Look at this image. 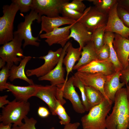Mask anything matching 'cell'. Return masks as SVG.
I'll return each mask as SVG.
<instances>
[{"label": "cell", "instance_id": "cell-33", "mask_svg": "<svg viewBox=\"0 0 129 129\" xmlns=\"http://www.w3.org/2000/svg\"><path fill=\"white\" fill-rule=\"evenodd\" d=\"M82 0H73L71 2L65 3L64 6L79 12L83 13L86 8L85 5Z\"/></svg>", "mask_w": 129, "mask_h": 129}, {"label": "cell", "instance_id": "cell-7", "mask_svg": "<svg viewBox=\"0 0 129 129\" xmlns=\"http://www.w3.org/2000/svg\"><path fill=\"white\" fill-rule=\"evenodd\" d=\"M68 0H33L32 10L38 14L39 19L37 22H41L43 16L49 17L59 16L64 4L69 2Z\"/></svg>", "mask_w": 129, "mask_h": 129}, {"label": "cell", "instance_id": "cell-14", "mask_svg": "<svg viewBox=\"0 0 129 129\" xmlns=\"http://www.w3.org/2000/svg\"><path fill=\"white\" fill-rule=\"evenodd\" d=\"M57 89V86L55 85H38L34 96L44 102L48 105L52 115L55 116L57 115L55 108Z\"/></svg>", "mask_w": 129, "mask_h": 129}, {"label": "cell", "instance_id": "cell-26", "mask_svg": "<svg viewBox=\"0 0 129 129\" xmlns=\"http://www.w3.org/2000/svg\"><path fill=\"white\" fill-rule=\"evenodd\" d=\"M87 100L92 108L99 104L105 98L99 90L91 86H85Z\"/></svg>", "mask_w": 129, "mask_h": 129}, {"label": "cell", "instance_id": "cell-29", "mask_svg": "<svg viewBox=\"0 0 129 129\" xmlns=\"http://www.w3.org/2000/svg\"><path fill=\"white\" fill-rule=\"evenodd\" d=\"M73 76V84L74 86L77 87L81 94L82 102L86 111H89L91 107L88 103L86 95L85 86L82 83L78 77L74 74Z\"/></svg>", "mask_w": 129, "mask_h": 129}, {"label": "cell", "instance_id": "cell-43", "mask_svg": "<svg viewBox=\"0 0 129 129\" xmlns=\"http://www.w3.org/2000/svg\"><path fill=\"white\" fill-rule=\"evenodd\" d=\"M7 95H5L0 97V108H2L4 106L8 104L10 102L7 100Z\"/></svg>", "mask_w": 129, "mask_h": 129}, {"label": "cell", "instance_id": "cell-21", "mask_svg": "<svg viewBox=\"0 0 129 129\" xmlns=\"http://www.w3.org/2000/svg\"><path fill=\"white\" fill-rule=\"evenodd\" d=\"M38 86V85L34 84L26 86H21L8 82L7 89L11 92L17 101L27 102L29 98L34 96Z\"/></svg>", "mask_w": 129, "mask_h": 129}, {"label": "cell", "instance_id": "cell-1", "mask_svg": "<svg viewBox=\"0 0 129 129\" xmlns=\"http://www.w3.org/2000/svg\"><path fill=\"white\" fill-rule=\"evenodd\" d=\"M114 102L112 112L106 118V129H129V101L126 88L117 91Z\"/></svg>", "mask_w": 129, "mask_h": 129}, {"label": "cell", "instance_id": "cell-25", "mask_svg": "<svg viewBox=\"0 0 129 129\" xmlns=\"http://www.w3.org/2000/svg\"><path fill=\"white\" fill-rule=\"evenodd\" d=\"M115 37V33L111 32H105L104 36V43L108 44L110 48V59L113 64L116 71H121L123 69L119 62L114 49L113 42Z\"/></svg>", "mask_w": 129, "mask_h": 129}, {"label": "cell", "instance_id": "cell-45", "mask_svg": "<svg viewBox=\"0 0 129 129\" xmlns=\"http://www.w3.org/2000/svg\"><path fill=\"white\" fill-rule=\"evenodd\" d=\"M6 62L2 58H0V68L2 69L5 66Z\"/></svg>", "mask_w": 129, "mask_h": 129}, {"label": "cell", "instance_id": "cell-17", "mask_svg": "<svg viewBox=\"0 0 129 129\" xmlns=\"http://www.w3.org/2000/svg\"><path fill=\"white\" fill-rule=\"evenodd\" d=\"M113 45L119 61L125 69L129 65V39L115 33Z\"/></svg>", "mask_w": 129, "mask_h": 129}, {"label": "cell", "instance_id": "cell-48", "mask_svg": "<svg viewBox=\"0 0 129 129\" xmlns=\"http://www.w3.org/2000/svg\"></svg>", "mask_w": 129, "mask_h": 129}, {"label": "cell", "instance_id": "cell-47", "mask_svg": "<svg viewBox=\"0 0 129 129\" xmlns=\"http://www.w3.org/2000/svg\"><path fill=\"white\" fill-rule=\"evenodd\" d=\"M128 63H129V59H128Z\"/></svg>", "mask_w": 129, "mask_h": 129}, {"label": "cell", "instance_id": "cell-42", "mask_svg": "<svg viewBox=\"0 0 129 129\" xmlns=\"http://www.w3.org/2000/svg\"><path fill=\"white\" fill-rule=\"evenodd\" d=\"M80 125V123L78 122L70 123L65 125L63 129H78Z\"/></svg>", "mask_w": 129, "mask_h": 129}, {"label": "cell", "instance_id": "cell-2", "mask_svg": "<svg viewBox=\"0 0 129 129\" xmlns=\"http://www.w3.org/2000/svg\"><path fill=\"white\" fill-rule=\"evenodd\" d=\"M113 103L105 98L99 104L91 108L81 118L83 129H106V119Z\"/></svg>", "mask_w": 129, "mask_h": 129}, {"label": "cell", "instance_id": "cell-28", "mask_svg": "<svg viewBox=\"0 0 129 129\" xmlns=\"http://www.w3.org/2000/svg\"><path fill=\"white\" fill-rule=\"evenodd\" d=\"M92 2L98 9L100 11L108 14L118 0H88Z\"/></svg>", "mask_w": 129, "mask_h": 129}, {"label": "cell", "instance_id": "cell-27", "mask_svg": "<svg viewBox=\"0 0 129 129\" xmlns=\"http://www.w3.org/2000/svg\"><path fill=\"white\" fill-rule=\"evenodd\" d=\"M106 25L98 27L92 33V41L94 43L97 53L104 44Z\"/></svg>", "mask_w": 129, "mask_h": 129}, {"label": "cell", "instance_id": "cell-10", "mask_svg": "<svg viewBox=\"0 0 129 129\" xmlns=\"http://www.w3.org/2000/svg\"><path fill=\"white\" fill-rule=\"evenodd\" d=\"M118 5L117 2L108 13L105 32L108 31L118 34L129 39V28L125 25L118 15L117 12Z\"/></svg>", "mask_w": 129, "mask_h": 129}, {"label": "cell", "instance_id": "cell-13", "mask_svg": "<svg viewBox=\"0 0 129 129\" xmlns=\"http://www.w3.org/2000/svg\"><path fill=\"white\" fill-rule=\"evenodd\" d=\"M70 42V41L68 42L63 48L60 59L54 69L46 75L39 77L38 80L48 81L50 82L51 85L56 86L64 83L65 70L63 66V61L66 54L67 48Z\"/></svg>", "mask_w": 129, "mask_h": 129}, {"label": "cell", "instance_id": "cell-34", "mask_svg": "<svg viewBox=\"0 0 129 129\" xmlns=\"http://www.w3.org/2000/svg\"><path fill=\"white\" fill-rule=\"evenodd\" d=\"M11 1L17 5L22 13L27 12L32 10L33 0H12Z\"/></svg>", "mask_w": 129, "mask_h": 129}, {"label": "cell", "instance_id": "cell-6", "mask_svg": "<svg viewBox=\"0 0 129 129\" xmlns=\"http://www.w3.org/2000/svg\"><path fill=\"white\" fill-rule=\"evenodd\" d=\"M39 19L38 14L34 11L32 10L25 17L23 22H21L17 26V30L14 32L15 35L24 40L23 47L24 48L28 45H31L38 47L40 45L39 41L40 40L38 36L35 37L33 36L32 32V25L35 20L37 22Z\"/></svg>", "mask_w": 129, "mask_h": 129}, {"label": "cell", "instance_id": "cell-32", "mask_svg": "<svg viewBox=\"0 0 129 129\" xmlns=\"http://www.w3.org/2000/svg\"><path fill=\"white\" fill-rule=\"evenodd\" d=\"M83 13L64 6L62 8L61 13L62 16L76 21L81 18Z\"/></svg>", "mask_w": 129, "mask_h": 129}, {"label": "cell", "instance_id": "cell-31", "mask_svg": "<svg viewBox=\"0 0 129 129\" xmlns=\"http://www.w3.org/2000/svg\"><path fill=\"white\" fill-rule=\"evenodd\" d=\"M10 68L6 65L0 71V91H1L7 89V81L10 76Z\"/></svg>", "mask_w": 129, "mask_h": 129}, {"label": "cell", "instance_id": "cell-20", "mask_svg": "<svg viewBox=\"0 0 129 129\" xmlns=\"http://www.w3.org/2000/svg\"><path fill=\"white\" fill-rule=\"evenodd\" d=\"M121 71H115L107 76L104 85V91L106 96L113 103L117 91L125 85L124 83L120 82Z\"/></svg>", "mask_w": 129, "mask_h": 129}, {"label": "cell", "instance_id": "cell-19", "mask_svg": "<svg viewBox=\"0 0 129 129\" xmlns=\"http://www.w3.org/2000/svg\"><path fill=\"white\" fill-rule=\"evenodd\" d=\"M76 21L63 16L49 17L42 16L41 18V28L38 36L43 32H49L62 25H72Z\"/></svg>", "mask_w": 129, "mask_h": 129}, {"label": "cell", "instance_id": "cell-37", "mask_svg": "<svg viewBox=\"0 0 129 129\" xmlns=\"http://www.w3.org/2000/svg\"><path fill=\"white\" fill-rule=\"evenodd\" d=\"M97 54L98 59L104 60L109 58L110 51L108 45L104 43L103 46Z\"/></svg>", "mask_w": 129, "mask_h": 129}, {"label": "cell", "instance_id": "cell-41", "mask_svg": "<svg viewBox=\"0 0 129 129\" xmlns=\"http://www.w3.org/2000/svg\"><path fill=\"white\" fill-rule=\"evenodd\" d=\"M118 5L129 12V0H118Z\"/></svg>", "mask_w": 129, "mask_h": 129}, {"label": "cell", "instance_id": "cell-40", "mask_svg": "<svg viewBox=\"0 0 129 129\" xmlns=\"http://www.w3.org/2000/svg\"><path fill=\"white\" fill-rule=\"evenodd\" d=\"M57 91L56 99L63 105L66 103L65 100L63 98L62 90L61 88L57 86Z\"/></svg>", "mask_w": 129, "mask_h": 129}, {"label": "cell", "instance_id": "cell-35", "mask_svg": "<svg viewBox=\"0 0 129 129\" xmlns=\"http://www.w3.org/2000/svg\"><path fill=\"white\" fill-rule=\"evenodd\" d=\"M25 123L20 126L12 127L11 129H37L35 125L37 123V120L33 118H29L27 116L24 119ZM49 129H55L52 127Z\"/></svg>", "mask_w": 129, "mask_h": 129}, {"label": "cell", "instance_id": "cell-8", "mask_svg": "<svg viewBox=\"0 0 129 129\" xmlns=\"http://www.w3.org/2000/svg\"><path fill=\"white\" fill-rule=\"evenodd\" d=\"M108 15L100 11L94 6H90L86 8L82 17L77 21L92 33L98 27L106 25Z\"/></svg>", "mask_w": 129, "mask_h": 129}, {"label": "cell", "instance_id": "cell-24", "mask_svg": "<svg viewBox=\"0 0 129 129\" xmlns=\"http://www.w3.org/2000/svg\"><path fill=\"white\" fill-rule=\"evenodd\" d=\"M81 56L74 66V70H77L80 67L91 62L97 59V54L93 42L91 41L82 48Z\"/></svg>", "mask_w": 129, "mask_h": 129}, {"label": "cell", "instance_id": "cell-44", "mask_svg": "<svg viewBox=\"0 0 129 129\" xmlns=\"http://www.w3.org/2000/svg\"><path fill=\"white\" fill-rule=\"evenodd\" d=\"M12 126L11 123L5 125L1 122L0 124V129H11V127Z\"/></svg>", "mask_w": 129, "mask_h": 129}, {"label": "cell", "instance_id": "cell-4", "mask_svg": "<svg viewBox=\"0 0 129 129\" xmlns=\"http://www.w3.org/2000/svg\"><path fill=\"white\" fill-rule=\"evenodd\" d=\"M3 15L0 17V44L3 45L14 38L13 23L16 15L19 11L17 5L12 2L4 5Z\"/></svg>", "mask_w": 129, "mask_h": 129}, {"label": "cell", "instance_id": "cell-30", "mask_svg": "<svg viewBox=\"0 0 129 129\" xmlns=\"http://www.w3.org/2000/svg\"><path fill=\"white\" fill-rule=\"evenodd\" d=\"M63 106L57 99L55 108L56 114L60 119V124L65 125L70 123V118Z\"/></svg>", "mask_w": 129, "mask_h": 129}, {"label": "cell", "instance_id": "cell-39", "mask_svg": "<svg viewBox=\"0 0 129 129\" xmlns=\"http://www.w3.org/2000/svg\"><path fill=\"white\" fill-rule=\"evenodd\" d=\"M37 113L39 116L42 118L47 117L50 114L48 110L45 107H39Z\"/></svg>", "mask_w": 129, "mask_h": 129}, {"label": "cell", "instance_id": "cell-5", "mask_svg": "<svg viewBox=\"0 0 129 129\" xmlns=\"http://www.w3.org/2000/svg\"><path fill=\"white\" fill-rule=\"evenodd\" d=\"M13 39L0 48V57L6 63V65L11 68L14 64L17 65L24 56L21 48L23 40L17 36L14 35Z\"/></svg>", "mask_w": 129, "mask_h": 129}, {"label": "cell", "instance_id": "cell-3", "mask_svg": "<svg viewBox=\"0 0 129 129\" xmlns=\"http://www.w3.org/2000/svg\"><path fill=\"white\" fill-rule=\"evenodd\" d=\"M0 115V122L5 125L13 123L12 127L21 126L22 120L30 111L28 102L18 101L15 99L2 107Z\"/></svg>", "mask_w": 129, "mask_h": 129}, {"label": "cell", "instance_id": "cell-15", "mask_svg": "<svg viewBox=\"0 0 129 129\" xmlns=\"http://www.w3.org/2000/svg\"><path fill=\"white\" fill-rule=\"evenodd\" d=\"M71 25L58 27L50 32L42 33L39 36L41 38L46 39L45 41L49 46L57 44L63 48L69 40Z\"/></svg>", "mask_w": 129, "mask_h": 129}, {"label": "cell", "instance_id": "cell-12", "mask_svg": "<svg viewBox=\"0 0 129 129\" xmlns=\"http://www.w3.org/2000/svg\"><path fill=\"white\" fill-rule=\"evenodd\" d=\"M77 71L91 73H97L106 76L116 71L114 65L110 58L104 60L97 59L80 67Z\"/></svg>", "mask_w": 129, "mask_h": 129}, {"label": "cell", "instance_id": "cell-9", "mask_svg": "<svg viewBox=\"0 0 129 129\" xmlns=\"http://www.w3.org/2000/svg\"><path fill=\"white\" fill-rule=\"evenodd\" d=\"M63 49L60 48L55 51L50 50L45 55L38 57L43 59L44 63L40 67L34 69L27 70L26 74L28 77L35 75L39 77L46 75L51 71L56 66L59 60Z\"/></svg>", "mask_w": 129, "mask_h": 129}, {"label": "cell", "instance_id": "cell-36", "mask_svg": "<svg viewBox=\"0 0 129 129\" xmlns=\"http://www.w3.org/2000/svg\"><path fill=\"white\" fill-rule=\"evenodd\" d=\"M118 15L125 25L129 28V12L118 5L117 7Z\"/></svg>", "mask_w": 129, "mask_h": 129}, {"label": "cell", "instance_id": "cell-46", "mask_svg": "<svg viewBox=\"0 0 129 129\" xmlns=\"http://www.w3.org/2000/svg\"><path fill=\"white\" fill-rule=\"evenodd\" d=\"M126 88L127 91L128 98L129 101V81L126 85Z\"/></svg>", "mask_w": 129, "mask_h": 129}, {"label": "cell", "instance_id": "cell-22", "mask_svg": "<svg viewBox=\"0 0 129 129\" xmlns=\"http://www.w3.org/2000/svg\"><path fill=\"white\" fill-rule=\"evenodd\" d=\"M81 51L80 50L79 47L75 48L73 47L72 43L70 42L67 48L66 55L64 57L63 61L67 72L64 83L68 80L69 75L72 71L75 63L80 59Z\"/></svg>", "mask_w": 129, "mask_h": 129}, {"label": "cell", "instance_id": "cell-18", "mask_svg": "<svg viewBox=\"0 0 129 129\" xmlns=\"http://www.w3.org/2000/svg\"><path fill=\"white\" fill-rule=\"evenodd\" d=\"M72 38L79 44L80 50L88 42L92 41V32L81 23L76 21L71 25L68 38Z\"/></svg>", "mask_w": 129, "mask_h": 129}, {"label": "cell", "instance_id": "cell-38", "mask_svg": "<svg viewBox=\"0 0 129 129\" xmlns=\"http://www.w3.org/2000/svg\"><path fill=\"white\" fill-rule=\"evenodd\" d=\"M126 85L129 81V65L121 71L120 80Z\"/></svg>", "mask_w": 129, "mask_h": 129}, {"label": "cell", "instance_id": "cell-11", "mask_svg": "<svg viewBox=\"0 0 129 129\" xmlns=\"http://www.w3.org/2000/svg\"><path fill=\"white\" fill-rule=\"evenodd\" d=\"M73 80L72 76L66 82L57 86L61 88L63 97L70 101L75 111L79 113H83L86 111L75 90L73 84Z\"/></svg>", "mask_w": 129, "mask_h": 129}, {"label": "cell", "instance_id": "cell-16", "mask_svg": "<svg viewBox=\"0 0 129 129\" xmlns=\"http://www.w3.org/2000/svg\"><path fill=\"white\" fill-rule=\"evenodd\" d=\"M75 74L85 86H91L99 90L105 98L108 99L105 94L104 89V85L107 76L99 73H91L77 71Z\"/></svg>", "mask_w": 129, "mask_h": 129}, {"label": "cell", "instance_id": "cell-23", "mask_svg": "<svg viewBox=\"0 0 129 129\" xmlns=\"http://www.w3.org/2000/svg\"><path fill=\"white\" fill-rule=\"evenodd\" d=\"M32 58L30 56H25L22 59L18 66L14 64L11 68L9 78L11 81H13L16 79H19L25 81L30 85L34 84L32 79L28 78L25 71V69L27 63Z\"/></svg>", "mask_w": 129, "mask_h": 129}]
</instances>
